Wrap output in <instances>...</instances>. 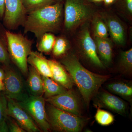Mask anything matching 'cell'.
Instances as JSON below:
<instances>
[{"label": "cell", "mask_w": 132, "mask_h": 132, "mask_svg": "<svg viewBox=\"0 0 132 132\" xmlns=\"http://www.w3.org/2000/svg\"><path fill=\"white\" fill-rule=\"evenodd\" d=\"M30 115L41 131L47 132L51 129L46 112L45 99L42 96L31 95L21 101H17Z\"/></svg>", "instance_id": "6"}, {"label": "cell", "mask_w": 132, "mask_h": 132, "mask_svg": "<svg viewBox=\"0 0 132 132\" xmlns=\"http://www.w3.org/2000/svg\"><path fill=\"white\" fill-rule=\"evenodd\" d=\"M91 1L95 2H100L103 1L104 0H91Z\"/></svg>", "instance_id": "34"}, {"label": "cell", "mask_w": 132, "mask_h": 132, "mask_svg": "<svg viewBox=\"0 0 132 132\" xmlns=\"http://www.w3.org/2000/svg\"><path fill=\"white\" fill-rule=\"evenodd\" d=\"M65 28L68 31L87 21L92 17V9L84 0H66L64 5Z\"/></svg>", "instance_id": "5"}, {"label": "cell", "mask_w": 132, "mask_h": 132, "mask_svg": "<svg viewBox=\"0 0 132 132\" xmlns=\"http://www.w3.org/2000/svg\"><path fill=\"white\" fill-rule=\"evenodd\" d=\"M27 85L29 90L32 95L42 96L43 92L42 76L31 65L28 67Z\"/></svg>", "instance_id": "17"}, {"label": "cell", "mask_w": 132, "mask_h": 132, "mask_svg": "<svg viewBox=\"0 0 132 132\" xmlns=\"http://www.w3.org/2000/svg\"><path fill=\"white\" fill-rule=\"evenodd\" d=\"M125 7L128 13L130 15H132V0H125Z\"/></svg>", "instance_id": "29"}, {"label": "cell", "mask_w": 132, "mask_h": 132, "mask_svg": "<svg viewBox=\"0 0 132 132\" xmlns=\"http://www.w3.org/2000/svg\"><path fill=\"white\" fill-rule=\"evenodd\" d=\"M46 102L62 111L80 116V105L77 95L72 90L45 99Z\"/></svg>", "instance_id": "11"}, {"label": "cell", "mask_w": 132, "mask_h": 132, "mask_svg": "<svg viewBox=\"0 0 132 132\" xmlns=\"http://www.w3.org/2000/svg\"><path fill=\"white\" fill-rule=\"evenodd\" d=\"M0 62L6 66H9L10 58L4 43L0 39Z\"/></svg>", "instance_id": "27"}, {"label": "cell", "mask_w": 132, "mask_h": 132, "mask_svg": "<svg viewBox=\"0 0 132 132\" xmlns=\"http://www.w3.org/2000/svg\"><path fill=\"white\" fill-rule=\"evenodd\" d=\"M7 105L6 97L0 95V132L9 131L7 121Z\"/></svg>", "instance_id": "23"}, {"label": "cell", "mask_w": 132, "mask_h": 132, "mask_svg": "<svg viewBox=\"0 0 132 132\" xmlns=\"http://www.w3.org/2000/svg\"><path fill=\"white\" fill-rule=\"evenodd\" d=\"M106 24L108 33L116 45L124 46L126 43V33L124 26L119 19L110 15L102 16Z\"/></svg>", "instance_id": "13"}, {"label": "cell", "mask_w": 132, "mask_h": 132, "mask_svg": "<svg viewBox=\"0 0 132 132\" xmlns=\"http://www.w3.org/2000/svg\"><path fill=\"white\" fill-rule=\"evenodd\" d=\"M23 6L27 13L37 10L55 2L54 0H22Z\"/></svg>", "instance_id": "22"}, {"label": "cell", "mask_w": 132, "mask_h": 132, "mask_svg": "<svg viewBox=\"0 0 132 132\" xmlns=\"http://www.w3.org/2000/svg\"><path fill=\"white\" fill-rule=\"evenodd\" d=\"M8 52L10 59L24 75H28L27 59L32 50V42L21 34L7 31Z\"/></svg>", "instance_id": "3"}, {"label": "cell", "mask_w": 132, "mask_h": 132, "mask_svg": "<svg viewBox=\"0 0 132 132\" xmlns=\"http://www.w3.org/2000/svg\"><path fill=\"white\" fill-rule=\"evenodd\" d=\"M8 118V122H7L8 126L9 131L10 132H26V131L23 129L16 123L14 119L9 116Z\"/></svg>", "instance_id": "28"}, {"label": "cell", "mask_w": 132, "mask_h": 132, "mask_svg": "<svg viewBox=\"0 0 132 132\" xmlns=\"http://www.w3.org/2000/svg\"><path fill=\"white\" fill-rule=\"evenodd\" d=\"M42 76L43 82V94L45 99L61 94L67 90L52 78Z\"/></svg>", "instance_id": "18"}, {"label": "cell", "mask_w": 132, "mask_h": 132, "mask_svg": "<svg viewBox=\"0 0 132 132\" xmlns=\"http://www.w3.org/2000/svg\"><path fill=\"white\" fill-rule=\"evenodd\" d=\"M68 47V43L66 39L62 37L57 38L52 49L53 54L56 57L61 56L65 53Z\"/></svg>", "instance_id": "25"}, {"label": "cell", "mask_w": 132, "mask_h": 132, "mask_svg": "<svg viewBox=\"0 0 132 132\" xmlns=\"http://www.w3.org/2000/svg\"><path fill=\"white\" fill-rule=\"evenodd\" d=\"M107 88L113 93L118 95L125 98H131L132 87L125 82H113L108 85Z\"/></svg>", "instance_id": "19"}, {"label": "cell", "mask_w": 132, "mask_h": 132, "mask_svg": "<svg viewBox=\"0 0 132 132\" xmlns=\"http://www.w3.org/2000/svg\"><path fill=\"white\" fill-rule=\"evenodd\" d=\"M3 81L0 80V92L4 91L5 90V86H4V83Z\"/></svg>", "instance_id": "32"}, {"label": "cell", "mask_w": 132, "mask_h": 132, "mask_svg": "<svg viewBox=\"0 0 132 132\" xmlns=\"http://www.w3.org/2000/svg\"><path fill=\"white\" fill-rule=\"evenodd\" d=\"M26 14L22 0H5L3 22L8 29H15L23 25Z\"/></svg>", "instance_id": "9"}, {"label": "cell", "mask_w": 132, "mask_h": 132, "mask_svg": "<svg viewBox=\"0 0 132 132\" xmlns=\"http://www.w3.org/2000/svg\"><path fill=\"white\" fill-rule=\"evenodd\" d=\"M55 1H57V2H61L62 1H63V0H54Z\"/></svg>", "instance_id": "35"}, {"label": "cell", "mask_w": 132, "mask_h": 132, "mask_svg": "<svg viewBox=\"0 0 132 132\" xmlns=\"http://www.w3.org/2000/svg\"><path fill=\"white\" fill-rule=\"evenodd\" d=\"M27 62L42 76L53 78L48 60L41 53L32 51L28 58Z\"/></svg>", "instance_id": "15"}, {"label": "cell", "mask_w": 132, "mask_h": 132, "mask_svg": "<svg viewBox=\"0 0 132 132\" xmlns=\"http://www.w3.org/2000/svg\"><path fill=\"white\" fill-rule=\"evenodd\" d=\"M120 65L125 72H131L132 69V48L121 52L120 59Z\"/></svg>", "instance_id": "26"}, {"label": "cell", "mask_w": 132, "mask_h": 132, "mask_svg": "<svg viewBox=\"0 0 132 132\" xmlns=\"http://www.w3.org/2000/svg\"><path fill=\"white\" fill-rule=\"evenodd\" d=\"M115 1V0H104L103 1L104 2L105 5H109L113 3Z\"/></svg>", "instance_id": "33"}, {"label": "cell", "mask_w": 132, "mask_h": 132, "mask_svg": "<svg viewBox=\"0 0 132 132\" xmlns=\"http://www.w3.org/2000/svg\"><path fill=\"white\" fill-rule=\"evenodd\" d=\"M46 109L51 129L64 132H79L82 130L85 121L80 116L62 111L47 103Z\"/></svg>", "instance_id": "4"}, {"label": "cell", "mask_w": 132, "mask_h": 132, "mask_svg": "<svg viewBox=\"0 0 132 132\" xmlns=\"http://www.w3.org/2000/svg\"><path fill=\"white\" fill-rule=\"evenodd\" d=\"M5 0H0V18L3 17L5 10Z\"/></svg>", "instance_id": "30"}, {"label": "cell", "mask_w": 132, "mask_h": 132, "mask_svg": "<svg viewBox=\"0 0 132 132\" xmlns=\"http://www.w3.org/2000/svg\"><path fill=\"white\" fill-rule=\"evenodd\" d=\"M95 105L97 106L108 109L121 115H125L126 113V102L119 97L108 92H102L98 94Z\"/></svg>", "instance_id": "12"}, {"label": "cell", "mask_w": 132, "mask_h": 132, "mask_svg": "<svg viewBox=\"0 0 132 132\" xmlns=\"http://www.w3.org/2000/svg\"><path fill=\"white\" fill-rule=\"evenodd\" d=\"M93 30L94 37L108 38L109 33L105 22L102 17L95 16L93 22Z\"/></svg>", "instance_id": "21"}, {"label": "cell", "mask_w": 132, "mask_h": 132, "mask_svg": "<svg viewBox=\"0 0 132 132\" xmlns=\"http://www.w3.org/2000/svg\"><path fill=\"white\" fill-rule=\"evenodd\" d=\"M5 77V72L2 69L0 68V80H3Z\"/></svg>", "instance_id": "31"}, {"label": "cell", "mask_w": 132, "mask_h": 132, "mask_svg": "<svg viewBox=\"0 0 132 132\" xmlns=\"http://www.w3.org/2000/svg\"><path fill=\"white\" fill-rule=\"evenodd\" d=\"M7 113L14 119L26 132L41 131L30 115L16 101L7 98Z\"/></svg>", "instance_id": "10"}, {"label": "cell", "mask_w": 132, "mask_h": 132, "mask_svg": "<svg viewBox=\"0 0 132 132\" xmlns=\"http://www.w3.org/2000/svg\"><path fill=\"white\" fill-rule=\"evenodd\" d=\"M53 79L67 90H71L74 84L72 79L61 64L53 60H48Z\"/></svg>", "instance_id": "14"}, {"label": "cell", "mask_w": 132, "mask_h": 132, "mask_svg": "<svg viewBox=\"0 0 132 132\" xmlns=\"http://www.w3.org/2000/svg\"><path fill=\"white\" fill-rule=\"evenodd\" d=\"M6 97L16 101H21L29 97L25 91L21 76L12 69L5 72L4 79Z\"/></svg>", "instance_id": "8"}, {"label": "cell", "mask_w": 132, "mask_h": 132, "mask_svg": "<svg viewBox=\"0 0 132 132\" xmlns=\"http://www.w3.org/2000/svg\"><path fill=\"white\" fill-rule=\"evenodd\" d=\"M97 54L102 63L107 65L111 63L113 55L112 44L108 38L94 37Z\"/></svg>", "instance_id": "16"}, {"label": "cell", "mask_w": 132, "mask_h": 132, "mask_svg": "<svg viewBox=\"0 0 132 132\" xmlns=\"http://www.w3.org/2000/svg\"><path fill=\"white\" fill-rule=\"evenodd\" d=\"M61 62L77 85L85 103L88 105L109 76L97 74L88 71L81 64L73 53L66 55L61 60Z\"/></svg>", "instance_id": "1"}, {"label": "cell", "mask_w": 132, "mask_h": 132, "mask_svg": "<svg viewBox=\"0 0 132 132\" xmlns=\"http://www.w3.org/2000/svg\"><path fill=\"white\" fill-rule=\"evenodd\" d=\"M61 2L28 13L23 24L24 32L33 33L39 40L45 33L57 32L61 26L63 18V5Z\"/></svg>", "instance_id": "2"}, {"label": "cell", "mask_w": 132, "mask_h": 132, "mask_svg": "<svg viewBox=\"0 0 132 132\" xmlns=\"http://www.w3.org/2000/svg\"><path fill=\"white\" fill-rule=\"evenodd\" d=\"M95 119L97 123L104 126L111 125L114 120L113 116L112 114L100 108L97 109Z\"/></svg>", "instance_id": "24"}, {"label": "cell", "mask_w": 132, "mask_h": 132, "mask_svg": "<svg viewBox=\"0 0 132 132\" xmlns=\"http://www.w3.org/2000/svg\"><path fill=\"white\" fill-rule=\"evenodd\" d=\"M81 27L78 36V44L82 55L93 65L104 68V66L97 54L94 40L90 35L89 24L85 22Z\"/></svg>", "instance_id": "7"}, {"label": "cell", "mask_w": 132, "mask_h": 132, "mask_svg": "<svg viewBox=\"0 0 132 132\" xmlns=\"http://www.w3.org/2000/svg\"><path fill=\"white\" fill-rule=\"evenodd\" d=\"M55 38L52 33H46L43 34L39 40L37 48L39 52L48 53L52 51Z\"/></svg>", "instance_id": "20"}]
</instances>
